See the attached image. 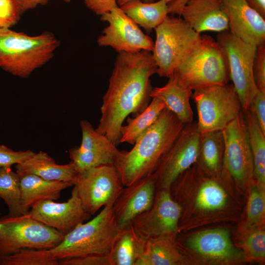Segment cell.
<instances>
[{
    "mask_svg": "<svg viewBox=\"0 0 265 265\" xmlns=\"http://www.w3.org/2000/svg\"><path fill=\"white\" fill-rule=\"evenodd\" d=\"M176 237H162L146 240L136 265H184L192 263L180 250Z\"/></svg>",
    "mask_w": 265,
    "mask_h": 265,
    "instance_id": "obj_24",
    "label": "cell"
},
{
    "mask_svg": "<svg viewBox=\"0 0 265 265\" xmlns=\"http://www.w3.org/2000/svg\"><path fill=\"white\" fill-rule=\"evenodd\" d=\"M235 246L241 251L244 263L264 264L265 226L250 227L243 223L237 232Z\"/></svg>",
    "mask_w": 265,
    "mask_h": 265,
    "instance_id": "obj_28",
    "label": "cell"
},
{
    "mask_svg": "<svg viewBox=\"0 0 265 265\" xmlns=\"http://www.w3.org/2000/svg\"><path fill=\"white\" fill-rule=\"evenodd\" d=\"M34 153L30 150L16 151L4 145H0V168L11 167L14 164L22 163Z\"/></svg>",
    "mask_w": 265,
    "mask_h": 265,
    "instance_id": "obj_36",
    "label": "cell"
},
{
    "mask_svg": "<svg viewBox=\"0 0 265 265\" xmlns=\"http://www.w3.org/2000/svg\"><path fill=\"white\" fill-rule=\"evenodd\" d=\"M120 7L138 26L148 32L155 29L169 14L168 4L162 0L151 2L131 0Z\"/></svg>",
    "mask_w": 265,
    "mask_h": 265,
    "instance_id": "obj_27",
    "label": "cell"
},
{
    "mask_svg": "<svg viewBox=\"0 0 265 265\" xmlns=\"http://www.w3.org/2000/svg\"><path fill=\"white\" fill-rule=\"evenodd\" d=\"M178 15L195 32L218 33L229 29L222 0H188Z\"/></svg>",
    "mask_w": 265,
    "mask_h": 265,
    "instance_id": "obj_20",
    "label": "cell"
},
{
    "mask_svg": "<svg viewBox=\"0 0 265 265\" xmlns=\"http://www.w3.org/2000/svg\"><path fill=\"white\" fill-rule=\"evenodd\" d=\"M59 265H110V263L108 254L91 255L61 260Z\"/></svg>",
    "mask_w": 265,
    "mask_h": 265,
    "instance_id": "obj_38",
    "label": "cell"
},
{
    "mask_svg": "<svg viewBox=\"0 0 265 265\" xmlns=\"http://www.w3.org/2000/svg\"><path fill=\"white\" fill-rule=\"evenodd\" d=\"M175 72L193 91L225 84L230 79L228 61L223 49L217 41L206 35H200Z\"/></svg>",
    "mask_w": 265,
    "mask_h": 265,
    "instance_id": "obj_5",
    "label": "cell"
},
{
    "mask_svg": "<svg viewBox=\"0 0 265 265\" xmlns=\"http://www.w3.org/2000/svg\"><path fill=\"white\" fill-rule=\"evenodd\" d=\"M20 175H34L43 179L54 181H64L74 184L78 174L73 163L58 164L48 153H35L24 162L16 165Z\"/></svg>",
    "mask_w": 265,
    "mask_h": 265,
    "instance_id": "obj_22",
    "label": "cell"
},
{
    "mask_svg": "<svg viewBox=\"0 0 265 265\" xmlns=\"http://www.w3.org/2000/svg\"><path fill=\"white\" fill-rule=\"evenodd\" d=\"M165 106L160 100L152 98L147 107L134 118H128L126 125L120 129V143L133 145L138 137L157 120Z\"/></svg>",
    "mask_w": 265,
    "mask_h": 265,
    "instance_id": "obj_30",
    "label": "cell"
},
{
    "mask_svg": "<svg viewBox=\"0 0 265 265\" xmlns=\"http://www.w3.org/2000/svg\"><path fill=\"white\" fill-rule=\"evenodd\" d=\"M246 219L243 223L250 227L265 225V187L254 181L248 187Z\"/></svg>",
    "mask_w": 265,
    "mask_h": 265,
    "instance_id": "obj_34",
    "label": "cell"
},
{
    "mask_svg": "<svg viewBox=\"0 0 265 265\" xmlns=\"http://www.w3.org/2000/svg\"><path fill=\"white\" fill-rule=\"evenodd\" d=\"M192 93L193 90L175 72L168 77L164 86L152 88L150 97L162 101L165 108L185 125L193 122V113L190 103Z\"/></svg>",
    "mask_w": 265,
    "mask_h": 265,
    "instance_id": "obj_21",
    "label": "cell"
},
{
    "mask_svg": "<svg viewBox=\"0 0 265 265\" xmlns=\"http://www.w3.org/2000/svg\"><path fill=\"white\" fill-rule=\"evenodd\" d=\"M0 265H59L48 249H22L16 253L0 255Z\"/></svg>",
    "mask_w": 265,
    "mask_h": 265,
    "instance_id": "obj_33",
    "label": "cell"
},
{
    "mask_svg": "<svg viewBox=\"0 0 265 265\" xmlns=\"http://www.w3.org/2000/svg\"><path fill=\"white\" fill-rule=\"evenodd\" d=\"M112 204L107 205L92 219L77 226L55 247L48 249L61 260L91 255H107L120 232Z\"/></svg>",
    "mask_w": 265,
    "mask_h": 265,
    "instance_id": "obj_4",
    "label": "cell"
},
{
    "mask_svg": "<svg viewBox=\"0 0 265 265\" xmlns=\"http://www.w3.org/2000/svg\"><path fill=\"white\" fill-rule=\"evenodd\" d=\"M156 190L152 175L124 187L112 205L115 220L120 230L129 224L137 215L150 208Z\"/></svg>",
    "mask_w": 265,
    "mask_h": 265,
    "instance_id": "obj_17",
    "label": "cell"
},
{
    "mask_svg": "<svg viewBox=\"0 0 265 265\" xmlns=\"http://www.w3.org/2000/svg\"><path fill=\"white\" fill-rule=\"evenodd\" d=\"M187 170L196 187L192 195L193 213L204 219V216H213L224 210L228 204V196L219 182L221 175H209L196 163Z\"/></svg>",
    "mask_w": 265,
    "mask_h": 265,
    "instance_id": "obj_18",
    "label": "cell"
},
{
    "mask_svg": "<svg viewBox=\"0 0 265 265\" xmlns=\"http://www.w3.org/2000/svg\"><path fill=\"white\" fill-rule=\"evenodd\" d=\"M162 0L168 4V3H169L170 2L172 1L173 0Z\"/></svg>",
    "mask_w": 265,
    "mask_h": 265,
    "instance_id": "obj_45",
    "label": "cell"
},
{
    "mask_svg": "<svg viewBox=\"0 0 265 265\" xmlns=\"http://www.w3.org/2000/svg\"><path fill=\"white\" fill-rule=\"evenodd\" d=\"M84 1L90 10L100 16L118 6L117 0H84Z\"/></svg>",
    "mask_w": 265,
    "mask_h": 265,
    "instance_id": "obj_40",
    "label": "cell"
},
{
    "mask_svg": "<svg viewBox=\"0 0 265 265\" xmlns=\"http://www.w3.org/2000/svg\"><path fill=\"white\" fill-rule=\"evenodd\" d=\"M253 72L255 83L259 90L265 92V45L257 46Z\"/></svg>",
    "mask_w": 265,
    "mask_h": 265,
    "instance_id": "obj_37",
    "label": "cell"
},
{
    "mask_svg": "<svg viewBox=\"0 0 265 265\" xmlns=\"http://www.w3.org/2000/svg\"><path fill=\"white\" fill-rule=\"evenodd\" d=\"M82 133L79 149L89 157L100 160H111L119 150L105 135L98 132L86 120L80 122Z\"/></svg>",
    "mask_w": 265,
    "mask_h": 265,
    "instance_id": "obj_29",
    "label": "cell"
},
{
    "mask_svg": "<svg viewBox=\"0 0 265 265\" xmlns=\"http://www.w3.org/2000/svg\"><path fill=\"white\" fill-rule=\"evenodd\" d=\"M248 110L255 117L262 130L265 133V92L258 90L251 101Z\"/></svg>",
    "mask_w": 265,
    "mask_h": 265,
    "instance_id": "obj_39",
    "label": "cell"
},
{
    "mask_svg": "<svg viewBox=\"0 0 265 265\" xmlns=\"http://www.w3.org/2000/svg\"><path fill=\"white\" fill-rule=\"evenodd\" d=\"M1 226V224L0 223V228Z\"/></svg>",
    "mask_w": 265,
    "mask_h": 265,
    "instance_id": "obj_47",
    "label": "cell"
},
{
    "mask_svg": "<svg viewBox=\"0 0 265 265\" xmlns=\"http://www.w3.org/2000/svg\"><path fill=\"white\" fill-rule=\"evenodd\" d=\"M185 124L166 108L155 122L136 139L129 151H119L114 166L124 186L153 174Z\"/></svg>",
    "mask_w": 265,
    "mask_h": 265,
    "instance_id": "obj_2",
    "label": "cell"
},
{
    "mask_svg": "<svg viewBox=\"0 0 265 265\" xmlns=\"http://www.w3.org/2000/svg\"><path fill=\"white\" fill-rule=\"evenodd\" d=\"M200 134L196 122L184 125L152 175L157 189L170 191L175 180L196 162Z\"/></svg>",
    "mask_w": 265,
    "mask_h": 265,
    "instance_id": "obj_11",
    "label": "cell"
},
{
    "mask_svg": "<svg viewBox=\"0 0 265 265\" xmlns=\"http://www.w3.org/2000/svg\"><path fill=\"white\" fill-rule=\"evenodd\" d=\"M181 206L173 199L170 191L157 189L149 209L131 222L135 232L146 240L162 237H176L179 232Z\"/></svg>",
    "mask_w": 265,
    "mask_h": 265,
    "instance_id": "obj_13",
    "label": "cell"
},
{
    "mask_svg": "<svg viewBox=\"0 0 265 265\" xmlns=\"http://www.w3.org/2000/svg\"><path fill=\"white\" fill-rule=\"evenodd\" d=\"M243 114L253 160L254 181L265 187V133L251 112L247 110Z\"/></svg>",
    "mask_w": 265,
    "mask_h": 265,
    "instance_id": "obj_31",
    "label": "cell"
},
{
    "mask_svg": "<svg viewBox=\"0 0 265 265\" xmlns=\"http://www.w3.org/2000/svg\"><path fill=\"white\" fill-rule=\"evenodd\" d=\"M248 4L265 18V0H245Z\"/></svg>",
    "mask_w": 265,
    "mask_h": 265,
    "instance_id": "obj_43",
    "label": "cell"
},
{
    "mask_svg": "<svg viewBox=\"0 0 265 265\" xmlns=\"http://www.w3.org/2000/svg\"><path fill=\"white\" fill-rule=\"evenodd\" d=\"M60 41L49 31L30 36L0 28V68L12 75L28 77L53 56Z\"/></svg>",
    "mask_w": 265,
    "mask_h": 265,
    "instance_id": "obj_3",
    "label": "cell"
},
{
    "mask_svg": "<svg viewBox=\"0 0 265 265\" xmlns=\"http://www.w3.org/2000/svg\"><path fill=\"white\" fill-rule=\"evenodd\" d=\"M131 0H117V3L118 5L120 6L124 3L127 2L128 1ZM145 2H151L155 1V0H144Z\"/></svg>",
    "mask_w": 265,
    "mask_h": 265,
    "instance_id": "obj_44",
    "label": "cell"
},
{
    "mask_svg": "<svg viewBox=\"0 0 265 265\" xmlns=\"http://www.w3.org/2000/svg\"><path fill=\"white\" fill-rule=\"evenodd\" d=\"M222 132L224 149L221 175L244 191L254 179L253 157L242 111Z\"/></svg>",
    "mask_w": 265,
    "mask_h": 265,
    "instance_id": "obj_9",
    "label": "cell"
},
{
    "mask_svg": "<svg viewBox=\"0 0 265 265\" xmlns=\"http://www.w3.org/2000/svg\"><path fill=\"white\" fill-rule=\"evenodd\" d=\"M146 242L130 223L120 230L108 254L110 265H136Z\"/></svg>",
    "mask_w": 265,
    "mask_h": 265,
    "instance_id": "obj_25",
    "label": "cell"
},
{
    "mask_svg": "<svg viewBox=\"0 0 265 265\" xmlns=\"http://www.w3.org/2000/svg\"><path fill=\"white\" fill-rule=\"evenodd\" d=\"M152 56L160 77L168 78L200 38L180 17L169 16L155 29Z\"/></svg>",
    "mask_w": 265,
    "mask_h": 265,
    "instance_id": "obj_6",
    "label": "cell"
},
{
    "mask_svg": "<svg viewBox=\"0 0 265 265\" xmlns=\"http://www.w3.org/2000/svg\"><path fill=\"white\" fill-rule=\"evenodd\" d=\"M0 255L11 254L22 249H50L63 239L64 235L33 218L28 213L0 218Z\"/></svg>",
    "mask_w": 265,
    "mask_h": 265,
    "instance_id": "obj_7",
    "label": "cell"
},
{
    "mask_svg": "<svg viewBox=\"0 0 265 265\" xmlns=\"http://www.w3.org/2000/svg\"><path fill=\"white\" fill-rule=\"evenodd\" d=\"M74 185L71 182L50 181L34 175H20L23 214L28 213L30 208L39 201L58 199L62 191Z\"/></svg>",
    "mask_w": 265,
    "mask_h": 265,
    "instance_id": "obj_23",
    "label": "cell"
},
{
    "mask_svg": "<svg viewBox=\"0 0 265 265\" xmlns=\"http://www.w3.org/2000/svg\"><path fill=\"white\" fill-rule=\"evenodd\" d=\"M63 1L65 2H70L71 1V0H62Z\"/></svg>",
    "mask_w": 265,
    "mask_h": 265,
    "instance_id": "obj_46",
    "label": "cell"
},
{
    "mask_svg": "<svg viewBox=\"0 0 265 265\" xmlns=\"http://www.w3.org/2000/svg\"><path fill=\"white\" fill-rule=\"evenodd\" d=\"M74 186L84 209L90 215L107 205H113L124 187L113 164L78 173Z\"/></svg>",
    "mask_w": 265,
    "mask_h": 265,
    "instance_id": "obj_12",
    "label": "cell"
},
{
    "mask_svg": "<svg viewBox=\"0 0 265 265\" xmlns=\"http://www.w3.org/2000/svg\"><path fill=\"white\" fill-rule=\"evenodd\" d=\"M22 15L17 0H0V28H10L18 22Z\"/></svg>",
    "mask_w": 265,
    "mask_h": 265,
    "instance_id": "obj_35",
    "label": "cell"
},
{
    "mask_svg": "<svg viewBox=\"0 0 265 265\" xmlns=\"http://www.w3.org/2000/svg\"><path fill=\"white\" fill-rule=\"evenodd\" d=\"M188 0H173L168 3V13L174 15L178 14L181 8Z\"/></svg>",
    "mask_w": 265,
    "mask_h": 265,
    "instance_id": "obj_42",
    "label": "cell"
},
{
    "mask_svg": "<svg viewBox=\"0 0 265 265\" xmlns=\"http://www.w3.org/2000/svg\"><path fill=\"white\" fill-rule=\"evenodd\" d=\"M176 243L184 245L204 263L229 265L244 262L240 250L233 243L227 229L203 230L190 236L185 243Z\"/></svg>",
    "mask_w": 265,
    "mask_h": 265,
    "instance_id": "obj_15",
    "label": "cell"
},
{
    "mask_svg": "<svg viewBox=\"0 0 265 265\" xmlns=\"http://www.w3.org/2000/svg\"><path fill=\"white\" fill-rule=\"evenodd\" d=\"M192 97L197 110L196 122L200 133L222 131L242 111L232 84L197 88L193 90Z\"/></svg>",
    "mask_w": 265,
    "mask_h": 265,
    "instance_id": "obj_8",
    "label": "cell"
},
{
    "mask_svg": "<svg viewBox=\"0 0 265 265\" xmlns=\"http://www.w3.org/2000/svg\"><path fill=\"white\" fill-rule=\"evenodd\" d=\"M157 69L151 52L119 53L95 129L116 146L120 143V129L125 119L131 114H139L149 104L150 78Z\"/></svg>",
    "mask_w": 265,
    "mask_h": 265,
    "instance_id": "obj_1",
    "label": "cell"
},
{
    "mask_svg": "<svg viewBox=\"0 0 265 265\" xmlns=\"http://www.w3.org/2000/svg\"><path fill=\"white\" fill-rule=\"evenodd\" d=\"M0 198L7 206L8 215L24 214L21 207L20 175L11 167L0 168Z\"/></svg>",
    "mask_w": 265,
    "mask_h": 265,
    "instance_id": "obj_32",
    "label": "cell"
},
{
    "mask_svg": "<svg viewBox=\"0 0 265 265\" xmlns=\"http://www.w3.org/2000/svg\"><path fill=\"white\" fill-rule=\"evenodd\" d=\"M198 158L195 162L204 172L212 176L221 174L224 149L222 131L200 133Z\"/></svg>",
    "mask_w": 265,
    "mask_h": 265,
    "instance_id": "obj_26",
    "label": "cell"
},
{
    "mask_svg": "<svg viewBox=\"0 0 265 265\" xmlns=\"http://www.w3.org/2000/svg\"><path fill=\"white\" fill-rule=\"evenodd\" d=\"M216 41L226 55L230 79L239 97L242 111L245 113L258 90L253 72L257 46L242 41L229 30L219 32Z\"/></svg>",
    "mask_w": 265,
    "mask_h": 265,
    "instance_id": "obj_10",
    "label": "cell"
},
{
    "mask_svg": "<svg viewBox=\"0 0 265 265\" xmlns=\"http://www.w3.org/2000/svg\"><path fill=\"white\" fill-rule=\"evenodd\" d=\"M28 214L33 218L64 235L79 224L89 220L91 216L84 209L74 186L71 197L67 201H40L30 208Z\"/></svg>",
    "mask_w": 265,
    "mask_h": 265,
    "instance_id": "obj_16",
    "label": "cell"
},
{
    "mask_svg": "<svg viewBox=\"0 0 265 265\" xmlns=\"http://www.w3.org/2000/svg\"><path fill=\"white\" fill-rule=\"evenodd\" d=\"M230 31L249 44L258 46L265 42V18L245 0H222Z\"/></svg>",
    "mask_w": 265,
    "mask_h": 265,
    "instance_id": "obj_19",
    "label": "cell"
},
{
    "mask_svg": "<svg viewBox=\"0 0 265 265\" xmlns=\"http://www.w3.org/2000/svg\"><path fill=\"white\" fill-rule=\"evenodd\" d=\"M21 12L23 14L28 10L35 8L38 5H46L50 0H17Z\"/></svg>",
    "mask_w": 265,
    "mask_h": 265,
    "instance_id": "obj_41",
    "label": "cell"
},
{
    "mask_svg": "<svg viewBox=\"0 0 265 265\" xmlns=\"http://www.w3.org/2000/svg\"><path fill=\"white\" fill-rule=\"evenodd\" d=\"M108 25L97 39L101 47L109 46L118 53L152 52L154 42L118 6L101 16Z\"/></svg>",
    "mask_w": 265,
    "mask_h": 265,
    "instance_id": "obj_14",
    "label": "cell"
}]
</instances>
